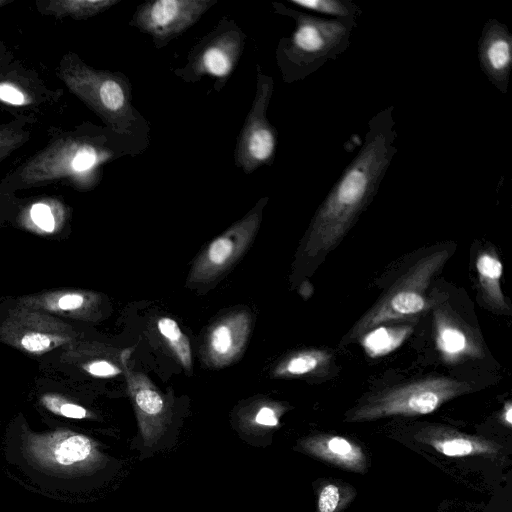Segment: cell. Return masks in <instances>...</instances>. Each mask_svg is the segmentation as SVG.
I'll use <instances>...</instances> for the list:
<instances>
[{
	"label": "cell",
	"mask_w": 512,
	"mask_h": 512,
	"mask_svg": "<svg viewBox=\"0 0 512 512\" xmlns=\"http://www.w3.org/2000/svg\"><path fill=\"white\" fill-rule=\"evenodd\" d=\"M394 107L375 114L359 152L315 213L304 252L315 257L334 248L371 202L395 155Z\"/></svg>",
	"instance_id": "cell-1"
},
{
	"label": "cell",
	"mask_w": 512,
	"mask_h": 512,
	"mask_svg": "<svg viewBox=\"0 0 512 512\" xmlns=\"http://www.w3.org/2000/svg\"><path fill=\"white\" fill-rule=\"evenodd\" d=\"M136 152L106 127L83 123L67 130L53 129L47 143L0 179L4 193L62 185L91 191L103 176L104 165Z\"/></svg>",
	"instance_id": "cell-2"
},
{
	"label": "cell",
	"mask_w": 512,
	"mask_h": 512,
	"mask_svg": "<svg viewBox=\"0 0 512 512\" xmlns=\"http://www.w3.org/2000/svg\"><path fill=\"white\" fill-rule=\"evenodd\" d=\"M55 75L106 128L137 153L148 145L149 123L132 104V86L125 74L96 69L75 52L67 51L58 62Z\"/></svg>",
	"instance_id": "cell-3"
},
{
	"label": "cell",
	"mask_w": 512,
	"mask_h": 512,
	"mask_svg": "<svg viewBox=\"0 0 512 512\" xmlns=\"http://www.w3.org/2000/svg\"><path fill=\"white\" fill-rule=\"evenodd\" d=\"M274 11L289 16L295 28L276 48V62L285 83L303 80L347 50L356 19H325L273 2Z\"/></svg>",
	"instance_id": "cell-4"
},
{
	"label": "cell",
	"mask_w": 512,
	"mask_h": 512,
	"mask_svg": "<svg viewBox=\"0 0 512 512\" xmlns=\"http://www.w3.org/2000/svg\"><path fill=\"white\" fill-rule=\"evenodd\" d=\"M471 386L450 377H428L380 391L345 414L351 423L393 416H421L432 413L444 403L468 393Z\"/></svg>",
	"instance_id": "cell-5"
},
{
	"label": "cell",
	"mask_w": 512,
	"mask_h": 512,
	"mask_svg": "<svg viewBox=\"0 0 512 512\" xmlns=\"http://www.w3.org/2000/svg\"><path fill=\"white\" fill-rule=\"evenodd\" d=\"M449 255L450 252L443 249L430 253L415 263L355 324L349 340L389 321L413 316L427 309L426 290Z\"/></svg>",
	"instance_id": "cell-6"
},
{
	"label": "cell",
	"mask_w": 512,
	"mask_h": 512,
	"mask_svg": "<svg viewBox=\"0 0 512 512\" xmlns=\"http://www.w3.org/2000/svg\"><path fill=\"white\" fill-rule=\"evenodd\" d=\"M246 34L228 16L204 35L189 51L182 67L173 70L184 82L193 83L210 77L220 91L227 83L245 47Z\"/></svg>",
	"instance_id": "cell-7"
},
{
	"label": "cell",
	"mask_w": 512,
	"mask_h": 512,
	"mask_svg": "<svg viewBox=\"0 0 512 512\" xmlns=\"http://www.w3.org/2000/svg\"><path fill=\"white\" fill-rule=\"evenodd\" d=\"M64 90L46 84L38 71L15 57L0 68V112L30 125L59 111Z\"/></svg>",
	"instance_id": "cell-8"
},
{
	"label": "cell",
	"mask_w": 512,
	"mask_h": 512,
	"mask_svg": "<svg viewBox=\"0 0 512 512\" xmlns=\"http://www.w3.org/2000/svg\"><path fill=\"white\" fill-rule=\"evenodd\" d=\"M256 68L255 96L234 151L235 165L246 174L262 166L271 165L277 148V130L267 118L273 93V78L264 74L260 65Z\"/></svg>",
	"instance_id": "cell-9"
},
{
	"label": "cell",
	"mask_w": 512,
	"mask_h": 512,
	"mask_svg": "<svg viewBox=\"0 0 512 512\" xmlns=\"http://www.w3.org/2000/svg\"><path fill=\"white\" fill-rule=\"evenodd\" d=\"M27 455L48 470L77 474L101 467L104 455L89 437L70 430H57L46 434H27Z\"/></svg>",
	"instance_id": "cell-10"
},
{
	"label": "cell",
	"mask_w": 512,
	"mask_h": 512,
	"mask_svg": "<svg viewBox=\"0 0 512 512\" xmlns=\"http://www.w3.org/2000/svg\"><path fill=\"white\" fill-rule=\"evenodd\" d=\"M267 202V197L259 199L244 217L209 243L191 268L189 284L209 283L236 263L254 240Z\"/></svg>",
	"instance_id": "cell-11"
},
{
	"label": "cell",
	"mask_w": 512,
	"mask_h": 512,
	"mask_svg": "<svg viewBox=\"0 0 512 512\" xmlns=\"http://www.w3.org/2000/svg\"><path fill=\"white\" fill-rule=\"evenodd\" d=\"M75 336L73 327L59 318L19 306L10 311L0 327L5 343L32 355L69 344Z\"/></svg>",
	"instance_id": "cell-12"
},
{
	"label": "cell",
	"mask_w": 512,
	"mask_h": 512,
	"mask_svg": "<svg viewBox=\"0 0 512 512\" xmlns=\"http://www.w3.org/2000/svg\"><path fill=\"white\" fill-rule=\"evenodd\" d=\"M218 0H151L137 6L129 25L161 49L195 25Z\"/></svg>",
	"instance_id": "cell-13"
},
{
	"label": "cell",
	"mask_w": 512,
	"mask_h": 512,
	"mask_svg": "<svg viewBox=\"0 0 512 512\" xmlns=\"http://www.w3.org/2000/svg\"><path fill=\"white\" fill-rule=\"evenodd\" d=\"M131 349L122 352L128 392L138 420L139 434L143 444L153 448L161 440L170 423L171 410L164 396L142 372L129 365Z\"/></svg>",
	"instance_id": "cell-14"
},
{
	"label": "cell",
	"mask_w": 512,
	"mask_h": 512,
	"mask_svg": "<svg viewBox=\"0 0 512 512\" xmlns=\"http://www.w3.org/2000/svg\"><path fill=\"white\" fill-rule=\"evenodd\" d=\"M418 443L447 457H497L502 446L491 439L466 434L454 428L428 424L414 433Z\"/></svg>",
	"instance_id": "cell-15"
},
{
	"label": "cell",
	"mask_w": 512,
	"mask_h": 512,
	"mask_svg": "<svg viewBox=\"0 0 512 512\" xmlns=\"http://www.w3.org/2000/svg\"><path fill=\"white\" fill-rule=\"evenodd\" d=\"M298 447L309 456L342 470L363 474L369 466L364 448L342 435L312 434L301 439Z\"/></svg>",
	"instance_id": "cell-16"
},
{
	"label": "cell",
	"mask_w": 512,
	"mask_h": 512,
	"mask_svg": "<svg viewBox=\"0 0 512 512\" xmlns=\"http://www.w3.org/2000/svg\"><path fill=\"white\" fill-rule=\"evenodd\" d=\"M478 56L489 80L505 93L512 68V36L504 24L495 19L486 22L479 39Z\"/></svg>",
	"instance_id": "cell-17"
},
{
	"label": "cell",
	"mask_w": 512,
	"mask_h": 512,
	"mask_svg": "<svg viewBox=\"0 0 512 512\" xmlns=\"http://www.w3.org/2000/svg\"><path fill=\"white\" fill-rule=\"evenodd\" d=\"M100 304L98 294L83 290H55L26 296L18 306L78 320H95Z\"/></svg>",
	"instance_id": "cell-18"
},
{
	"label": "cell",
	"mask_w": 512,
	"mask_h": 512,
	"mask_svg": "<svg viewBox=\"0 0 512 512\" xmlns=\"http://www.w3.org/2000/svg\"><path fill=\"white\" fill-rule=\"evenodd\" d=\"M251 330V316L245 311L232 313L210 330L207 339V357L215 367L235 361L243 352Z\"/></svg>",
	"instance_id": "cell-19"
},
{
	"label": "cell",
	"mask_w": 512,
	"mask_h": 512,
	"mask_svg": "<svg viewBox=\"0 0 512 512\" xmlns=\"http://www.w3.org/2000/svg\"><path fill=\"white\" fill-rule=\"evenodd\" d=\"M435 340L447 362L479 357L482 347L472 330L443 307L434 310Z\"/></svg>",
	"instance_id": "cell-20"
},
{
	"label": "cell",
	"mask_w": 512,
	"mask_h": 512,
	"mask_svg": "<svg viewBox=\"0 0 512 512\" xmlns=\"http://www.w3.org/2000/svg\"><path fill=\"white\" fill-rule=\"evenodd\" d=\"M70 209L55 196H39L20 204L16 220L18 224L39 235H52L61 231Z\"/></svg>",
	"instance_id": "cell-21"
},
{
	"label": "cell",
	"mask_w": 512,
	"mask_h": 512,
	"mask_svg": "<svg viewBox=\"0 0 512 512\" xmlns=\"http://www.w3.org/2000/svg\"><path fill=\"white\" fill-rule=\"evenodd\" d=\"M119 2L120 0H37L35 7L43 16L79 21L95 17Z\"/></svg>",
	"instance_id": "cell-22"
},
{
	"label": "cell",
	"mask_w": 512,
	"mask_h": 512,
	"mask_svg": "<svg viewBox=\"0 0 512 512\" xmlns=\"http://www.w3.org/2000/svg\"><path fill=\"white\" fill-rule=\"evenodd\" d=\"M476 270L483 298L494 308L507 309L508 306L500 287L503 266L497 255L488 250L479 253Z\"/></svg>",
	"instance_id": "cell-23"
},
{
	"label": "cell",
	"mask_w": 512,
	"mask_h": 512,
	"mask_svg": "<svg viewBox=\"0 0 512 512\" xmlns=\"http://www.w3.org/2000/svg\"><path fill=\"white\" fill-rule=\"evenodd\" d=\"M411 331L408 325L377 326L361 336V344L370 357H380L398 348Z\"/></svg>",
	"instance_id": "cell-24"
},
{
	"label": "cell",
	"mask_w": 512,
	"mask_h": 512,
	"mask_svg": "<svg viewBox=\"0 0 512 512\" xmlns=\"http://www.w3.org/2000/svg\"><path fill=\"white\" fill-rule=\"evenodd\" d=\"M330 357L325 350H302L283 359L273 370V376L285 378L307 375L326 365Z\"/></svg>",
	"instance_id": "cell-25"
},
{
	"label": "cell",
	"mask_w": 512,
	"mask_h": 512,
	"mask_svg": "<svg viewBox=\"0 0 512 512\" xmlns=\"http://www.w3.org/2000/svg\"><path fill=\"white\" fill-rule=\"evenodd\" d=\"M316 493V512H342L353 502L357 494L353 486L338 479L322 481Z\"/></svg>",
	"instance_id": "cell-26"
},
{
	"label": "cell",
	"mask_w": 512,
	"mask_h": 512,
	"mask_svg": "<svg viewBox=\"0 0 512 512\" xmlns=\"http://www.w3.org/2000/svg\"><path fill=\"white\" fill-rule=\"evenodd\" d=\"M32 138V125L21 121L0 119V163L25 146Z\"/></svg>",
	"instance_id": "cell-27"
},
{
	"label": "cell",
	"mask_w": 512,
	"mask_h": 512,
	"mask_svg": "<svg viewBox=\"0 0 512 512\" xmlns=\"http://www.w3.org/2000/svg\"><path fill=\"white\" fill-rule=\"evenodd\" d=\"M159 333L167 341L178 361L188 372L192 368V353L189 339L177 322L170 317H162L157 322Z\"/></svg>",
	"instance_id": "cell-28"
},
{
	"label": "cell",
	"mask_w": 512,
	"mask_h": 512,
	"mask_svg": "<svg viewBox=\"0 0 512 512\" xmlns=\"http://www.w3.org/2000/svg\"><path fill=\"white\" fill-rule=\"evenodd\" d=\"M289 3L334 18H354L361 9L350 0H289Z\"/></svg>",
	"instance_id": "cell-29"
},
{
	"label": "cell",
	"mask_w": 512,
	"mask_h": 512,
	"mask_svg": "<svg viewBox=\"0 0 512 512\" xmlns=\"http://www.w3.org/2000/svg\"><path fill=\"white\" fill-rule=\"evenodd\" d=\"M40 401L47 410L56 415L71 419H84L90 417L89 411H87L83 406L71 402L58 394H44Z\"/></svg>",
	"instance_id": "cell-30"
},
{
	"label": "cell",
	"mask_w": 512,
	"mask_h": 512,
	"mask_svg": "<svg viewBox=\"0 0 512 512\" xmlns=\"http://www.w3.org/2000/svg\"><path fill=\"white\" fill-rule=\"evenodd\" d=\"M283 413L284 408L282 406L276 403H265L257 408L249 421L257 428H275L279 425V420Z\"/></svg>",
	"instance_id": "cell-31"
},
{
	"label": "cell",
	"mask_w": 512,
	"mask_h": 512,
	"mask_svg": "<svg viewBox=\"0 0 512 512\" xmlns=\"http://www.w3.org/2000/svg\"><path fill=\"white\" fill-rule=\"evenodd\" d=\"M80 367L95 377H113L122 372L117 365L105 359L81 361Z\"/></svg>",
	"instance_id": "cell-32"
},
{
	"label": "cell",
	"mask_w": 512,
	"mask_h": 512,
	"mask_svg": "<svg viewBox=\"0 0 512 512\" xmlns=\"http://www.w3.org/2000/svg\"><path fill=\"white\" fill-rule=\"evenodd\" d=\"M15 56L4 42H0V68L10 62Z\"/></svg>",
	"instance_id": "cell-33"
},
{
	"label": "cell",
	"mask_w": 512,
	"mask_h": 512,
	"mask_svg": "<svg viewBox=\"0 0 512 512\" xmlns=\"http://www.w3.org/2000/svg\"><path fill=\"white\" fill-rule=\"evenodd\" d=\"M502 420L507 427H511V425H512V406H511L510 401H508L504 406V409L502 412Z\"/></svg>",
	"instance_id": "cell-34"
},
{
	"label": "cell",
	"mask_w": 512,
	"mask_h": 512,
	"mask_svg": "<svg viewBox=\"0 0 512 512\" xmlns=\"http://www.w3.org/2000/svg\"><path fill=\"white\" fill-rule=\"evenodd\" d=\"M14 2V0H0V9Z\"/></svg>",
	"instance_id": "cell-35"
}]
</instances>
